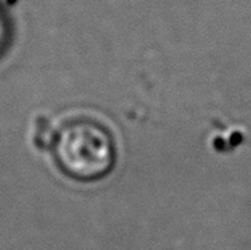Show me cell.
Masks as SVG:
<instances>
[{
    "label": "cell",
    "instance_id": "obj_1",
    "mask_svg": "<svg viewBox=\"0 0 251 250\" xmlns=\"http://www.w3.org/2000/svg\"><path fill=\"white\" fill-rule=\"evenodd\" d=\"M52 156L70 179L99 180L115 164V142L102 124L91 120L70 121L52 137Z\"/></svg>",
    "mask_w": 251,
    "mask_h": 250
},
{
    "label": "cell",
    "instance_id": "obj_2",
    "mask_svg": "<svg viewBox=\"0 0 251 250\" xmlns=\"http://www.w3.org/2000/svg\"><path fill=\"white\" fill-rule=\"evenodd\" d=\"M6 40H8V26H6L3 16L0 15V51L3 50Z\"/></svg>",
    "mask_w": 251,
    "mask_h": 250
}]
</instances>
